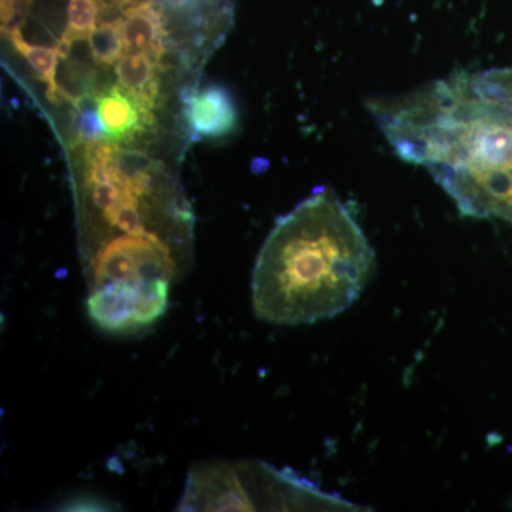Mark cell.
Instances as JSON below:
<instances>
[{"label": "cell", "mask_w": 512, "mask_h": 512, "mask_svg": "<svg viewBox=\"0 0 512 512\" xmlns=\"http://www.w3.org/2000/svg\"><path fill=\"white\" fill-rule=\"evenodd\" d=\"M185 114L188 126L201 137H227L237 127L234 97L220 84H211L190 94Z\"/></svg>", "instance_id": "obj_3"}, {"label": "cell", "mask_w": 512, "mask_h": 512, "mask_svg": "<svg viewBox=\"0 0 512 512\" xmlns=\"http://www.w3.org/2000/svg\"><path fill=\"white\" fill-rule=\"evenodd\" d=\"M160 62L143 52H127L116 63L117 80L123 89L154 109L160 96Z\"/></svg>", "instance_id": "obj_5"}, {"label": "cell", "mask_w": 512, "mask_h": 512, "mask_svg": "<svg viewBox=\"0 0 512 512\" xmlns=\"http://www.w3.org/2000/svg\"><path fill=\"white\" fill-rule=\"evenodd\" d=\"M505 212H510V214H512V197L510 198V200L505 202V204L503 205V208H501V210H500V212H498V214H505Z\"/></svg>", "instance_id": "obj_12"}, {"label": "cell", "mask_w": 512, "mask_h": 512, "mask_svg": "<svg viewBox=\"0 0 512 512\" xmlns=\"http://www.w3.org/2000/svg\"><path fill=\"white\" fill-rule=\"evenodd\" d=\"M375 268V252L349 205L323 190L276 222L252 274L255 315L309 325L349 309Z\"/></svg>", "instance_id": "obj_1"}, {"label": "cell", "mask_w": 512, "mask_h": 512, "mask_svg": "<svg viewBox=\"0 0 512 512\" xmlns=\"http://www.w3.org/2000/svg\"><path fill=\"white\" fill-rule=\"evenodd\" d=\"M74 106V134L76 144L86 148L96 146L106 138L103 126L97 111L96 94L83 93L73 101Z\"/></svg>", "instance_id": "obj_8"}, {"label": "cell", "mask_w": 512, "mask_h": 512, "mask_svg": "<svg viewBox=\"0 0 512 512\" xmlns=\"http://www.w3.org/2000/svg\"><path fill=\"white\" fill-rule=\"evenodd\" d=\"M87 39L90 53L97 66L109 67L119 62L120 57L126 52L120 18L100 23Z\"/></svg>", "instance_id": "obj_7"}, {"label": "cell", "mask_w": 512, "mask_h": 512, "mask_svg": "<svg viewBox=\"0 0 512 512\" xmlns=\"http://www.w3.org/2000/svg\"><path fill=\"white\" fill-rule=\"evenodd\" d=\"M8 37L15 49L20 55L25 57L35 72L37 79L47 86V96L53 103H59L60 100H66L63 90L57 84V64L63 59L60 47L36 46L26 42L18 26H13L6 30Z\"/></svg>", "instance_id": "obj_6"}, {"label": "cell", "mask_w": 512, "mask_h": 512, "mask_svg": "<svg viewBox=\"0 0 512 512\" xmlns=\"http://www.w3.org/2000/svg\"><path fill=\"white\" fill-rule=\"evenodd\" d=\"M164 5L171 6V8H184V6L190 5L194 0H161Z\"/></svg>", "instance_id": "obj_11"}, {"label": "cell", "mask_w": 512, "mask_h": 512, "mask_svg": "<svg viewBox=\"0 0 512 512\" xmlns=\"http://www.w3.org/2000/svg\"><path fill=\"white\" fill-rule=\"evenodd\" d=\"M97 111L106 140L124 143L154 126L151 107L120 86L106 87L96 93Z\"/></svg>", "instance_id": "obj_2"}, {"label": "cell", "mask_w": 512, "mask_h": 512, "mask_svg": "<svg viewBox=\"0 0 512 512\" xmlns=\"http://www.w3.org/2000/svg\"><path fill=\"white\" fill-rule=\"evenodd\" d=\"M103 0H69L67 3V28L62 42L73 46L77 40L86 39L97 26Z\"/></svg>", "instance_id": "obj_9"}, {"label": "cell", "mask_w": 512, "mask_h": 512, "mask_svg": "<svg viewBox=\"0 0 512 512\" xmlns=\"http://www.w3.org/2000/svg\"><path fill=\"white\" fill-rule=\"evenodd\" d=\"M120 19L127 52L147 53L161 62L165 52V22L157 3L153 0L131 3Z\"/></svg>", "instance_id": "obj_4"}, {"label": "cell", "mask_w": 512, "mask_h": 512, "mask_svg": "<svg viewBox=\"0 0 512 512\" xmlns=\"http://www.w3.org/2000/svg\"><path fill=\"white\" fill-rule=\"evenodd\" d=\"M32 0H2V25L9 26L19 9L28 8Z\"/></svg>", "instance_id": "obj_10"}]
</instances>
